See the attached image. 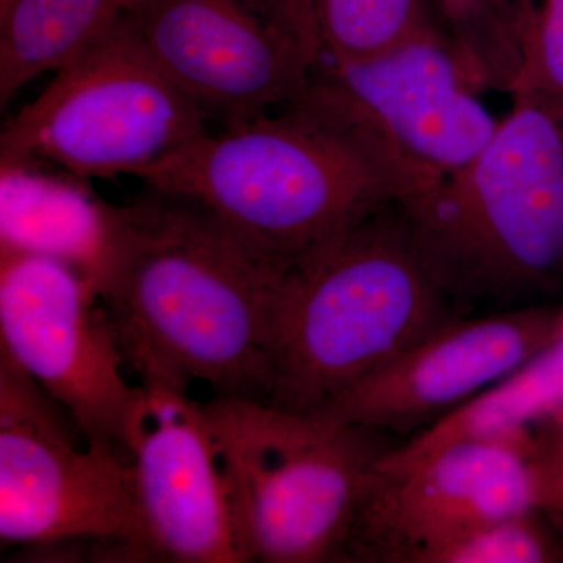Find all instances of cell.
Here are the masks:
<instances>
[{
  "instance_id": "cell-1",
  "label": "cell",
  "mask_w": 563,
  "mask_h": 563,
  "mask_svg": "<svg viewBox=\"0 0 563 563\" xmlns=\"http://www.w3.org/2000/svg\"><path fill=\"white\" fill-rule=\"evenodd\" d=\"M284 274L199 203L151 190L110 203L96 291L136 376L268 402Z\"/></svg>"
},
{
  "instance_id": "cell-2",
  "label": "cell",
  "mask_w": 563,
  "mask_h": 563,
  "mask_svg": "<svg viewBox=\"0 0 563 563\" xmlns=\"http://www.w3.org/2000/svg\"><path fill=\"white\" fill-rule=\"evenodd\" d=\"M136 179L199 203L285 272L435 184L313 79L290 106L207 132Z\"/></svg>"
},
{
  "instance_id": "cell-3",
  "label": "cell",
  "mask_w": 563,
  "mask_h": 563,
  "mask_svg": "<svg viewBox=\"0 0 563 563\" xmlns=\"http://www.w3.org/2000/svg\"><path fill=\"white\" fill-rule=\"evenodd\" d=\"M457 314L393 203L285 272L268 404L321 413Z\"/></svg>"
},
{
  "instance_id": "cell-4",
  "label": "cell",
  "mask_w": 563,
  "mask_h": 563,
  "mask_svg": "<svg viewBox=\"0 0 563 563\" xmlns=\"http://www.w3.org/2000/svg\"><path fill=\"white\" fill-rule=\"evenodd\" d=\"M512 98L468 165L399 202L457 310L521 307L563 279V98Z\"/></svg>"
},
{
  "instance_id": "cell-5",
  "label": "cell",
  "mask_w": 563,
  "mask_h": 563,
  "mask_svg": "<svg viewBox=\"0 0 563 563\" xmlns=\"http://www.w3.org/2000/svg\"><path fill=\"white\" fill-rule=\"evenodd\" d=\"M243 562H344L388 433L268 402H206Z\"/></svg>"
},
{
  "instance_id": "cell-6",
  "label": "cell",
  "mask_w": 563,
  "mask_h": 563,
  "mask_svg": "<svg viewBox=\"0 0 563 563\" xmlns=\"http://www.w3.org/2000/svg\"><path fill=\"white\" fill-rule=\"evenodd\" d=\"M55 74L0 135V168L139 177L210 132L124 14Z\"/></svg>"
},
{
  "instance_id": "cell-7",
  "label": "cell",
  "mask_w": 563,
  "mask_h": 563,
  "mask_svg": "<svg viewBox=\"0 0 563 563\" xmlns=\"http://www.w3.org/2000/svg\"><path fill=\"white\" fill-rule=\"evenodd\" d=\"M0 540L25 550L92 544L155 562L131 463L92 446L68 413L0 354Z\"/></svg>"
},
{
  "instance_id": "cell-8",
  "label": "cell",
  "mask_w": 563,
  "mask_h": 563,
  "mask_svg": "<svg viewBox=\"0 0 563 563\" xmlns=\"http://www.w3.org/2000/svg\"><path fill=\"white\" fill-rule=\"evenodd\" d=\"M529 512H563V468L533 437L466 440L412 461L383 455L344 562L420 563L468 533Z\"/></svg>"
},
{
  "instance_id": "cell-9",
  "label": "cell",
  "mask_w": 563,
  "mask_h": 563,
  "mask_svg": "<svg viewBox=\"0 0 563 563\" xmlns=\"http://www.w3.org/2000/svg\"><path fill=\"white\" fill-rule=\"evenodd\" d=\"M128 14L174 84L222 128L298 101L322 60L302 0H133Z\"/></svg>"
},
{
  "instance_id": "cell-10",
  "label": "cell",
  "mask_w": 563,
  "mask_h": 563,
  "mask_svg": "<svg viewBox=\"0 0 563 563\" xmlns=\"http://www.w3.org/2000/svg\"><path fill=\"white\" fill-rule=\"evenodd\" d=\"M0 354L27 374L92 444L131 463L143 388L96 288L68 263L0 251Z\"/></svg>"
},
{
  "instance_id": "cell-11",
  "label": "cell",
  "mask_w": 563,
  "mask_h": 563,
  "mask_svg": "<svg viewBox=\"0 0 563 563\" xmlns=\"http://www.w3.org/2000/svg\"><path fill=\"white\" fill-rule=\"evenodd\" d=\"M313 80L435 181L468 165L499 124L442 31L366 60L321 62Z\"/></svg>"
},
{
  "instance_id": "cell-12",
  "label": "cell",
  "mask_w": 563,
  "mask_h": 563,
  "mask_svg": "<svg viewBox=\"0 0 563 563\" xmlns=\"http://www.w3.org/2000/svg\"><path fill=\"white\" fill-rule=\"evenodd\" d=\"M562 333L563 303L457 314L313 417L401 435L422 431L517 372Z\"/></svg>"
},
{
  "instance_id": "cell-13",
  "label": "cell",
  "mask_w": 563,
  "mask_h": 563,
  "mask_svg": "<svg viewBox=\"0 0 563 563\" xmlns=\"http://www.w3.org/2000/svg\"><path fill=\"white\" fill-rule=\"evenodd\" d=\"M129 451L133 492L155 561L242 563L217 440L188 385L140 376Z\"/></svg>"
},
{
  "instance_id": "cell-14",
  "label": "cell",
  "mask_w": 563,
  "mask_h": 563,
  "mask_svg": "<svg viewBox=\"0 0 563 563\" xmlns=\"http://www.w3.org/2000/svg\"><path fill=\"white\" fill-rule=\"evenodd\" d=\"M74 179L79 177L31 166L0 168V251L68 263L96 288L109 243L110 203Z\"/></svg>"
},
{
  "instance_id": "cell-15",
  "label": "cell",
  "mask_w": 563,
  "mask_h": 563,
  "mask_svg": "<svg viewBox=\"0 0 563 563\" xmlns=\"http://www.w3.org/2000/svg\"><path fill=\"white\" fill-rule=\"evenodd\" d=\"M563 401V333L517 372L474 396L453 412L415 433L385 454L390 461H412L466 440H515L531 437Z\"/></svg>"
},
{
  "instance_id": "cell-16",
  "label": "cell",
  "mask_w": 563,
  "mask_h": 563,
  "mask_svg": "<svg viewBox=\"0 0 563 563\" xmlns=\"http://www.w3.org/2000/svg\"><path fill=\"white\" fill-rule=\"evenodd\" d=\"M133 0H14L0 18V103L25 85L57 73L113 22Z\"/></svg>"
},
{
  "instance_id": "cell-17",
  "label": "cell",
  "mask_w": 563,
  "mask_h": 563,
  "mask_svg": "<svg viewBox=\"0 0 563 563\" xmlns=\"http://www.w3.org/2000/svg\"><path fill=\"white\" fill-rule=\"evenodd\" d=\"M312 7L325 63L366 60L442 31L431 0H312Z\"/></svg>"
},
{
  "instance_id": "cell-18",
  "label": "cell",
  "mask_w": 563,
  "mask_h": 563,
  "mask_svg": "<svg viewBox=\"0 0 563 563\" xmlns=\"http://www.w3.org/2000/svg\"><path fill=\"white\" fill-rule=\"evenodd\" d=\"M431 5L479 87L512 95L521 57L506 0H431Z\"/></svg>"
},
{
  "instance_id": "cell-19",
  "label": "cell",
  "mask_w": 563,
  "mask_h": 563,
  "mask_svg": "<svg viewBox=\"0 0 563 563\" xmlns=\"http://www.w3.org/2000/svg\"><path fill=\"white\" fill-rule=\"evenodd\" d=\"M544 512L506 518L426 554L420 563H548L562 561L561 544L543 525Z\"/></svg>"
},
{
  "instance_id": "cell-20",
  "label": "cell",
  "mask_w": 563,
  "mask_h": 563,
  "mask_svg": "<svg viewBox=\"0 0 563 563\" xmlns=\"http://www.w3.org/2000/svg\"><path fill=\"white\" fill-rule=\"evenodd\" d=\"M521 70L515 92L563 98V0H506Z\"/></svg>"
},
{
  "instance_id": "cell-21",
  "label": "cell",
  "mask_w": 563,
  "mask_h": 563,
  "mask_svg": "<svg viewBox=\"0 0 563 563\" xmlns=\"http://www.w3.org/2000/svg\"><path fill=\"white\" fill-rule=\"evenodd\" d=\"M544 420H551L554 424L553 432L544 439H537L540 450L543 451L551 461L559 463L563 468V401L550 417ZM543 420V421H544Z\"/></svg>"
},
{
  "instance_id": "cell-22",
  "label": "cell",
  "mask_w": 563,
  "mask_h": 563,
  "mask_svg": "<svg viewBox=\"0 0 563 563\" xmlns=\"http://www.w3.org/2000/svg\"><path fill=\"white\" fill-rule=\"evenodd\" d=\"M14 0H0V18L3 14H7V11L10 10V7L13 5Z\"/></svg>"
},
{
  "instance_id": "cell-23",
  "label": "cell",
  "mask_w": 563,
  "mask_h": 563,
  "mask_svg": "<svg viewBox=\"0 0 563 563\" xmlns=\"http://www.w3.org/2000/svg\"><path fill=\"white\" fill-rule=\"evenodd\" d=\"M302 2H306V3H307V5H309V7H310V9H312V10H313V7H312V0H302Z\"/></svg>"
}]
</instances>
